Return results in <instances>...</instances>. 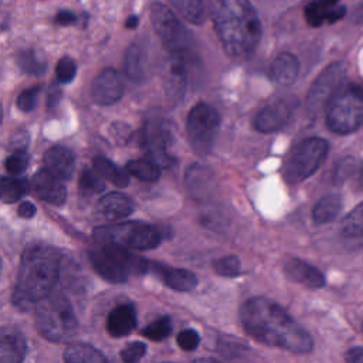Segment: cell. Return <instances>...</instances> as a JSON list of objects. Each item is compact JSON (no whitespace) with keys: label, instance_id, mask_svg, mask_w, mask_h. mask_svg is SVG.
I'll use <instances>...</instances> for the list:
<instances>
[{"label":"cell","instance_id":"f546056e","mask_svg":"<svg viewBox=\"0 0 363 363\" xmlns=\"http://www.w3.org/2000/svg\"><path fill=\"white\" fill-rule=\"evenodd\" d=\"M160 169L162 167L149 157L135 159V160H129L126 163L128 173L142 182H146V183H153V182L159 180V177L162 174Z\"/></svg>","mask_w":363,"mask_h":363},{"label":"cell","instance_id":"d6986e66","mask_svg":"<svg viewBox=\"0 0 363 363\" xmlns=\"http://www.w3.org/2000/svg\"><path fill=\"white\" fill-rule=\"evenodd\" d=\"M45 169L61 180L72 177L75 170V155L64 146H52L44 155Z\"/></svg>","mask_w":363,"mask_h":363},{"label":"cell","instance_id":"3957f363","mask_svg":"<svg viewBox=\"0 0 363 363\" xmlns=\"http://www.w3.org/2000/svg\"><path fill=\"white\" fill-rule=\"evenodd\" d=\"M60 272V254L57 250L33 244L26 248L17 274V282L11 295L18 309H30L33 303L52 292Z\"/></svg>","mask_w":363,"mask_h":363},{"label":"cell","instance_id":"44dd1931","mask_svg":"<svg viewBox=\"0 0 363 363\" xmlns=\"http://www.w3.org/2000/svg\"><path fill=\"white\" fill-rule=\"evenodd\" d=\"M136 311L130 303L113 308L106 318V330L112 337H123L136 328Z\"/></svg>","mask_w":363,"mask_h":363},{"label":"cell","instance_id":"836d02e7","mask_svg":"<svg viewBox=\"0 0 363 363\" xmlns=\"http://www.w3.org/2000/svg\"><path fill=\"white\" fill-rule=\"evenodd\" d=\"M140 333L143 337H147L153 342L164 340L172 333V320L169 316H162L145 326Z\"/></svg>","mask_w":363,"mask_h":363},{"label":"cell","instance_id":"8fae6325","mask_svg":"<svg viewBox=\"0 0 363 363\" xmlns=\"http://www.w3.org/2000/svg\"><path fill=\"white\" fill-rule=\"evenodd\" d=\"M346 75V67L343 62L329 64L313 81L306 96V106L311 113L319 112L323 106H328L329 101L342 86Z\"/></svg>","mask_w":363,"mask_h":363},{"label":"cell","instance_id":"bcb514c9","mask_svg":"<svg viewBox=\"0 0 363 363\" xmlns=\"http://www.w3.org/2000/svg\"><path fill=\"white\" fill-rule=\"evenodd\" d=\"M35 211H37L35 206H34L33 203H30V201H23V203H20V206H18V208H17L18 216L23 217V218H31V217L35 214Z\"/></svg>","mask_w":363,"mask_h":363},{"label":"cell","instance_id":"7c38bea8","mask_svg":"<svg viewBox=\"0 0 363 363\" xmlns=\"http://www.w3.org/2000/svg\"><path fill=\"white\" fill-rule=\"evenodd\" d=\"M298 106V98L294 95H281L267 104L254 118V128L258 132L269 133L282 128Z\"/></svg>","mask_w":363,"mask_h":363},{"label":"cell","instance_id":"ee69618b","mask_svg":"<svg viewBox=\"0 0 363 363\" xmlns=\"http://www.w3.org/2000/svg\"><path fill=\"white\" fill-rule=\"evenodd\" d=\"M28 142H30V135L27 130H20L17 133H14L10 139V149L13 152H17V150H26L27 146H28Z\"/></svg>","mask_w":363,"mask_h":363},{"label":"cell","instance_id":"8d00e7d4","mask_svg":"<svg viewBox=\"0 0 363 363\" xmlns=\"http://www.w3.org/2000/svg\"><path fill=\"white\" fill-rule=\"evenodd\" d=\"M28 155L26 150H17L13 152L10 156H7L4 162V169L11 174V176H20L28 166Z\"/></svg>","mask_w":363,"mask_h":363},{"label":"cell","instance_id":"f907efd6","mask_svg":"<svg viewBox=\"0 0 363 363\" xmlns=\"http://www.w3.org/2000/svg\"><path fill=\"white\" fill-rule=\"evenodd\" d=\"M138 23H139V18H138L136 16H130V17L125 21V26H126L128 28H135V27L138 26Z\"/></svg>","mask_w":363,"mask_h":363},{"label":"cell","instance_id":"d6a6232c","mask_svg":"<svg viewBox=\"0 0 363 363\" xmlns=\"http://www.w3.org/2000/svg\"><path fill=\"white\" fill-rule=\"evenodd\" d=\"M342 234L349 238L363 237V201L345 217L342 223Z\"/></svg>","mask_w":363,"mask_h":363},{"label":"cell","instance_id":"7dc6e473","mask_svg":"<svg viewBox=\"0 0 363 363\" xmlns=\"http://www.w3.org/2000/svg\"><path fill=\"white\" fill-rule=\"evenodd\" d=\"M345 360L349 363H363V347H353L347 350Z\"/></svg>","mask_w":363,"mask_h":363},{"label":"cell","instance_id":"2e32d148","mask_svg":"<svg viewBox=\"0 0 363 363\" xmlns=\"http://www.w3.org/2000/svg\"><path fill=\"white\" fill-rule=\"evenodd\" d=\"M346 9L339 4V0H309L305 6V20L312 27L332 24L340 20Z\"/></svg>","mask_w":363,"mask_h":363},{"label":"cell","instance_id":"9a60e30c","mask_svg":"<svg viewBox=\"0 0 363 363\" xmlns=\"http://www.w3.org/2000/svg\"><path fill=\"white\" fill-rule=\"evenodd\" d=\"M147 272L155 274L166 286H169L173 291L187 292L194 289L197 285V277L193 272L183 268L167 267L159 262L149 261Z\"/></svg>","mask_w":363,"mask_h":363},{"label":"cell","instance_id":"6da1fadb","mask_svg":"<svg viewBox=\"0 0 363 363\" xmlns=\"http://www.w3.org/2000/svg\"><path fill=\"white\" fill-rule=\"evenodd\" d=\"M240 320L244 330L255 340L291 353H309L313 339L277 302L255 296L244 302L240 309Z\"/></svg>","mask_w":363,"mask_h":363},{"label":"cell","instance_id":"277c9868","mask_svg":"<svg viewBox=\"0 0 363 363\" xmlns=\"http://www.w3.org/2000/svg\"><path fill=\"white\" fill-rule=\"evenodd\" d=\"M94 269L111 284H123L130 274H145L149 271V259H145L128 247L116 242H104L98 250L89 252Z\"/></svg>","mask_w":363,"mask_h":363},{"label":"cell","instance_id":"83f0119b","mask_svg":"<svg viewBox=\"0 0 363 363\" xmlns=\"http://www.w3.org/2000/svg\"><path fill=\"white\" fill-rule=\"evenodd\" d=\"M342 210V199L337 194L323 196L312 210V218L318 224L333 221Z\"/></svg>","mask_w":363,"mask_h":363},{"label":"cell","instance_id":"4dcf8cb0","mask_svg":"<svg viewBox=\"0 0 363 363\" xmlns=\"http://www.w3.org/2000/svg\"><path fill=\"white\" fill-rule=\"evenodd\" d=\"M176 11L191 24H201L206 20L204 0H167Z\"/></svg>","mask_w":363,"mask_h":363},{"label":"cell","instance_id":"74e56055","mask_svg":"<svg viewBox=\"0 0 363 363\" xmlns=\"http://www.w3.org/2000/svg\"><path fill=\"white\" fill-rule=\"evenodd\" d=\"M77 74L75 61L69 57H62L55 67V77L60 84H69Z\"/></svg>","mask_w":363,"mask_h":363},{"label":"cell","instance_id":"52a82bcc","mask_svg":"<svg viewBox=\"0 0 363 363\" xmlns=\"http://www.w3.org/2000/svg\"><path fill=\"white\" fill-rule=\"evenodd\" d=\"M329 145L322 138H308L299 142L284 163L282 174L291 184H296L313 174L328 155Z\"/></svg>","mask_w":363,"mask_h":363},{"label":"cell","instance_id":"c3c4849f","mask_svg":"<svg viewBox=\"0 0 363 363\" xmlns=\"http://www.w3.org/2000/svg\"><path fill=\"white\" fill-rule=\"evenodd\" d=\"M60 96H61V91H60V89H55V88H52V89L48 92L47 105H48V108H50V109L58 104V101H60Z\"/></svg>","mask_w":363,"mask_h":363},{"label":"cell","instance_id":"d590c367","mask_svg":"<svg viewBox=\"0 0 363 363\" xmlns=\"http://www.w3.org/2000/svg\"><path fill=\"white\" fill-rule=\"evenodd\" d=\"M214 271L221 277H237L241 269V264L238 257L225 255L213 262Z\"/></svg>","mask_w":363,"mask_h":363},{"label":"cell","instance_id":"e0dca14e","mask_svg":"<svg viewBox=\"0 0 363 363\" xmlns=\"http://www.w3.org/2000/svg\"><path fill=\"white\" fill-rule=\"evenodd\" d=\"M33 187L35 194L52 204V206H61L65 201L67 197V189L62 184L61 179L50 173L47 169L38 170L33 177Z\"/></svg>","mask_w":363,"mask_h":363},{"label":"cell","instance_id":"9c48e42d","mask_svg":"<svg viewBox=\"0 0 363 363\" xmlns=\"http://www.w3.org/2000/svg\"><path fill=\"white\" fill-rule=\"evenodd\" d=\"M220 122L217 109L206 102H200L190 109L186 128L189 140L199 155H207L211 150Z\"/></svg>","mask_w":363,"mask_h":363},{"label":"cell","instance_id":"5b68a950","mask_svg":"<svg viewBox=\"0 0 363 363\" xmlns=\"http://www.w3.org/2000/svg\"><path fill=\"white\" fill-rule=\"evenodd\" d=\"M35 326L51 342H67L75 336L78 322L69 301L61 294H48L37 302Z\"/></svg>","mask_w":363,"mask_h":363},{"label":"cell","instance_id":"7bdbcfd3","mask_svg":"<svg viewBox=\"0 0 363 363\" xmlns=\"http://www.w3.org/2000/svg\"><path fill=\"white\" fill-rule=\"evenodd\" d=\"M240 345L241 343L237 339H233V340L221 339L218 343V350H220V353H223L227 357H237L241 353Z\"/></svg>","mask_w":363,"mask_h":363},{"label":"cell","instance_id":"60d3db41","mask_svg":"<svg viewBox=\"0 0 363 363\" xmlns=\"http://www.w3.org/2000/svg\"><path fill=\"white\" fill-rule=\"evenodd\" d=\"M177 345L180 349L186 350V352H191L194 349H197L199 343H200V336L194 329H184L177 335Z\"/></svg>","mask_w":363,"mask_h":363},{"label":"cell","instance_id":"30bf717a","mask_svg":"<svg viewBox=\"0 0 363 363\" xmlns=\"http://www.w3.org/2000/svg\"><path fill=\"white\" fill-rule=\"evenodd\" d=\"M150 21L155 33L169 52H184L189 44V33L174 16V13L164 4L153 3L150 6Z\"/></svg>","mask_w":363,"mask_h":363},{"label":"cell","instance_id":"ffe728a7","mask_svg":"<svg viewBox=\"0 0 363 363\" xmlns=\"http://www.w3.org/2000/svg\"><path fill=\"white\" fill-rule=\"evenodd\" d=\"M133 203L122 193L105 194L96 203V214L105 221H116L125 218L133 211Z\"/></svg>","mask_w":363,"mask_h":363},{"label":"cell","instance_id":"f35d334b","mask_svg":"<svg viewBox=\"0 0 363 363\" xmlns=\"http://www.w3.org/2000/svg\"><path fill=\"white\" fill-rule=\"evenodd\" d=\"M40 91H41V86H40V85L23 91V92L18 95V98H17V106H18V109L23 111V112H31V111L35 108V105H37Z\"/></svg>","mask_w":363,"mask_h":363},{"label":"cell","instance_id":"681fc988","mask_svg":"<svg viewBox=\"0 0 363 363\" xmlns=\"http://www.w3.org/2000/svg\"><path fill=\"white\" fill-rule=\"evenodd\" d=\"M352 18L354 23H359V24H363V0L354 7L353 10V14H352Z\"/></svg>","mask_w":363,"mask_h":363},{"label":"cell","instance_id":"cb8c5ba5","mask_svg":"<svg viewBox=\"0 0 363 363\" xmlns=\"http://www.w3.org/2000/svg\"><path fill=\"white\" fill-rule=\"evenodd\" d=\"M299 72L298 58L291 52H281L271 65V78L282 86L294 84Z\"/></svg>","mask_w":363,"mask_h":363},{"label":"cell","instance_id":"f1b7e54d","mask_svg":"<svg viewBox=\"0 0 363 363\" xmlns=\"http://www.w3.org/2000/svg\"><path fill=\"white\" fill-rule=\"evenodd\" d=\"M16 62H17L18 68L27 75L38 77V75H43L47 69L45 57L34 48H27V50L18 51L16 55Z\"/></svg>","mask_w":363,"mask_h":363},{"label":"cell","instance_id":"8992f818","mask_svg":"<svg viewBox=\"0 0 363 363\" xmlns=\"http://www.w3.org/2000/svg\"><path fill=\"white\" fill-rule=\"evenodd\" d=\"M326 125L337 135H347L363 125V88L340 86L328 104Z\"/></svg>","mask_w":363,"mask_h":363},{"label":"cell","instance_id":"7a4b0ae2","mask_svg":"<svg viewBox=\"0 0 363 363\" xmlns=\"http://www.w3.org/2000/svg\"><path fill=\"white\" fill-rule=\"evenodd\" d=\"M208 10L225 54L234 60L248 58L262 34L258 13L250 0H208Z\"/></svg>","mask_w":363,"mask_h":363},{"label":"cell","instance_id":"484cf974","mask_svg":"<svg viewBox=\"0 0 363 363\" xmlns=\"http://www.w3.org/2000/svg\"><path fill=\"white\" fill-rule=\"evenodd\" d=\"M92 167L102 179L111 182L116 187H126L129 184L128 170L121 169L104 156H96L92 162Z\"/></svg>","mask_w":363,"mask_h":363},{"label":"cell","instance_id":"603a6c76","mask_svg":"<svg viewBox=\"0 0 363 363\" xmlns=\"http://www.w3.org/2000/svg\"><path fill=\"white\" fill-rule=\"evenodd\" d=\"M172 135L163 122H147L142 130L140 143L146 149L147 155L166 152V146L170 143Z\"/></svg>","mask_w":363,"mask_h":363},{"label":"cell","instance_id":"e575fe53","mask_svg":"<svg viewBox=\"0 0 363 363\" xmlns=\"http://www.w3.org/2000/svg\"><path fill=\"white\" fill-rule=\"evenodd\" d=\"M78 187L84 194H98L104 191L105 184L102 182V177L95 170L84 169L79 176Z\"/></svg>","mask_w":363,"mask_h":363},{"label":"cell","instance_id":"5bb4252c","mask_svg":"<svg viewBox=\"0 0 363 363\" xmlns=\"http://www.w3.org/2000/svg\"><path fill=\"white\" fill-rule=\"evenodd\" d=\"M125 92L123 81L113 68L102 69L91 86L92 99L98 105H112L118 102Z\"/></svg>","mask_w":363,"mask_h":363},{"label":"cell","instance_id":"b9f144b4","mask_svg":"<svg viewBox=\"0 0 363 363\" xmlns=\"http://www.w3.org/2000/svg\"><path fill=\"white\" fill-rule=\"evenodd\" d=\"M354 170H357L356 162L353 160V157H347V159H345L339 163V166L336 169V173H335V177H336L337 182H342V180L350 177L354 173Z\"/></svg>","mask_w":363,"mask_h":363},{"label":"cell","instance_id":"1f68e13d","mask_svg":"<svg viewBox=\"0 0 363 363\" xmlns=\"http://www.w3.org/2000/svg\"><path fill=\"white\" fill-rule=\"evenodd\" d=\"M28 191V182L21 177H1L0 197L3 203H14L26 196Z\"/></svg>","mask_w":363,"mask_h":363},{"label":"cell","instance_id":"7402d4cb","mask_svg":"<svg viewBox=\"0 0 363 363\" xmlns=\"http://www.w3.org/2000/svg\"><path fill=\"white\" fill-rule=\"evenodd\" d=\"M27 345L23 335L14 328H3L0 335V362L20 363L24 360Z\"/></svg>","mask_w":363,"mask_h":363},{"label":"cell","instance_id":"ac0fdd59","mask_svg":"<svg viewBox=\"0 0 363 363\" xmlns=\"http://www.w3.org/2000/svg\"><path fill=\"white\" fill-rule=\"evenodd\" d=\"M284 272L288 279L305 285L311 289H318L325 286V277L323 274L315 268L313 265L299 259V258H291L284 265Z\"/></svg>","mask_w":363,"mask_h":363},{"label":"cell","instance_id":"4316f807","mask_svg":"<svg viewBox=\"0 0 363 363\" xmlns=\"http://www.w3.org/2000/svg\"><path fill=\"white\" fill-rule=\"evenodd\" d=\"M62 357L67 363H101L108 360L104 353L86 343H71Z\"/></svg>","mask_w":363,"mask_h":363},{"label":"cell","instance_id":"f6af8a7d","mask_svg":"<svg viewBox=\"0 0 363 363\" xmlns=\"http://www.w3.org/2000/svg\"><path fill=\"white\" fill-rule=\"evenodd\" d=\"M75 21H77V16L67 10H62L55 16V23L60 26H69V24H74Z\"/></svg>","mask_w":363,"mask_h":363},{"label":"cell","instance_id":"d4e9b609","mask_svg":"<svg viewBox=\"0 0 363 363\" xmlns=\"http://www.w3.org/2000/svg\"><path fill=\"white\" fill-rule=\"evenodd\" d=\"M123 71L128 79H130L135 84H142L146 78V54L145 51L136 45L132 44L125 51L123 58Z\"/></svg>","mask_w":363,"mask_h":363},{"label":"cell","instance_id":"ab89813d","mask_svg":"<svg viewBox=\"0 0 363 363\" xmlns=\"http://www.w3.org/2000/svg\"><path fill=\"white\" fill-rule=\"evenodd\" d=\"M146 353V345L143 342H133L129 343L121 352V359L126 363H133L140 360Z\"/></svg>","mask_w":363,"mask_h":363},{"label":"cell","instance_id":"ba28073f","mask_svg":"<svg viewBox=\"0 0 363 363\" xmlns=\"http://www.w3.org/2000/svg\"><path fill=\"white\" fill-rule=\"evenodd\" d=\"M94 235L102 242H116L133 250H152L160 244L159 231L153 225L140 221L98 227Z\"/></svg>","mask_w":363,"mask_h":363},{"label":"cell","instance_id":"4fadbf2b","mask_svg":"<svg viewBox=\"0 0 363 363\" xmlns=\"http://www.w3.org/2000/svg\"><path fill=\"white\" fill-rule=\"evenodd\" d=\"M187 85V65L184 52L173 51L163 65V86L167 99L172 104H177L183 99Z\"/></svg>","mask_w":363,"mask_h":363}]
</instances>
